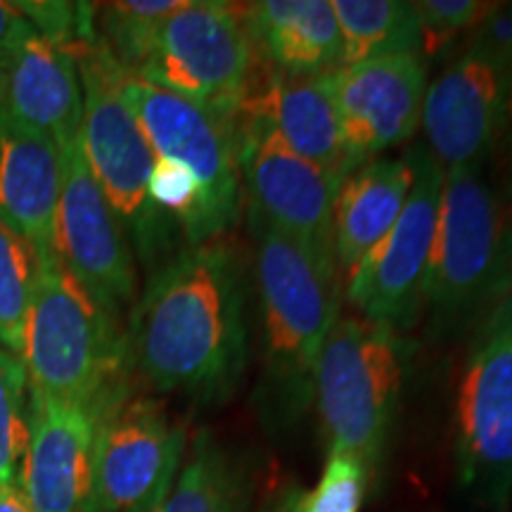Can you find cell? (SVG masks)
Here are the masks:
<instances>
[{
    "label": "cell",
    "instance_id": "31",
    "mask_svg": "<svg viewBox=\"0 0 512 512\" xmlns=\"http://www.w3.org/2000/svg\"><path fill=\"white\" fill-rule=\"evenodd\" d=\"M0 512H34L19 486L0 484Z\"/></svg>",
    "mask_w": 512,
    "mask_h": 512
},
{
    "label": "cell",
    "instance_id": "27",
    "mask_svg": "<svg viewBox=\"0 0 512 512\" xmlns=\"http://www.w3.org/2000/svg\"><path fill=\"white\" fill-rule=\"evenodd\" d=\"M368 465L351 453H330L313 491L304 494L302 512H358L366 496Z\"/></svg>",
    "mask_w": 512,
    "mask_h": 512
},
{
    "label": "cell",
    "instance_id": "6",
    "mask_svg": "<svg viewBox=\"0 0 512 512\" xmlns=\"http://www.w3.org/2000/svg\"><path fill=\"white\" fill-rule=\"evenodd\" d=\"M408 347L396 330L339 313L316 366L320 425L330 453L380 463L399 415Z\"/></svg>",
    "mask_w": 512,
    "mask_h": 512
},
{
    "label": "cell",
    "instance_id": "32",
    "mask_svg": "<svg viewBox=\"0 0 512 512\" xmlns=\"http://www.w3.org/2000/svg\"><path fill=\"white\" fill-rule=\"evenodd\" d=\"M19 22V12L15 10L12 3H0V62H3L5 48H8V41L15 31Z\"/></svg>",
    "mask_w": 512,
    "mask_h": 512
},
{
    "label": "cell",
    "instance_id": "26",
    "mask_svg": "<svg viewBox=\"0 0 512 512\" xmlns=\"http://www.w3.org/2000/svg\"><path fill=\"white\" fill-rule=\"evenodd\" d=\"M29 441V375L24 361L0 349V484L19 486Z\"/></svg>",
    "mask_w": 512,
    "mask_h": 512
},
{
    "label": "cell",
    "instance_id": "33",
    "mask_svg": "<svg viewBox=\"0 0 512 512\" xmlns=\"http://www.w3.org/2000/svg\"><path fill=\"white\" fill-rule=\"evenodd\" d=\"M505 133L512 138V69H510V86H508V107H505Z\"/></svg>",
    "mask_w": 512,
    "mask_h": 512
},
{
    "label": "cell",
    "instance_id": "8",
    "mask_svg": "<svg viewBox=\"0 0 512 512\" xmlns=\"http://www.w3.org/2000/svg\"><path fill=\"white\" fill-rule=\"evenodd\" d=\"M460 489L482 508L512 503V292L491 306L472 337L456 403Z\"/></svg>",
    "mask_w": 512,
    "mask_h": 512
},
{
    "label": "cell",
    "instance_id": "23",
    "mask_svg": "<svg viewBox=\"0 0 512 512\" xmlns=\"http://www.w3.org/2000/svg\"><path fill=\"white\" fill-rule=\"evenodd\" d=\"M332 10L342 36V67L422 50L420 19L413 3L335 0Z\"/></svg>",
    "mask_w": 512,
    "mask_h": 512
},
{
    "label": "cell",
    "instance_id": "3",
    "mask_svg": "<svg viewBox=\"0 0 512 512\" xmlns=\"http://www.w3.org/2000/svg\"><path fill=\"white\" fill-rule=\"evenodd\" d=\"M22 361L29 389L83 403L95 413L133 382L121 320L102 309L57 256L38 264Z\"/></svg>",
    "mask_w": 512,
    "mask_h": 512
},
{
    "label": "cell",
    "instance_id": "19",
    "mask_svg": "<svg viewBox=\"0 0 512 512\" xmlns=\"http://www.w3.org/2000/svg\"><path fill=\"white\" fill-rule=\"evenodd\" d=\"M62 152L53 138L0 112V223L34 249L38 264L57 256Z\"/></svg>",
    "mask_w": 512,
    "mask_h": 512
},
{
    "label": "cell",
    "instance_id": "10",
    "mask_svg": "<svg viewBox=\"0 0 512 512\" xmlns=\"http://www.w3.org/2000/svg\"><path fill=\"white\" fill-rule=\"evenodd\" d=\"M185 427L128 382L98 411L86 512H162L185 458Z\"/></svg>",
    "mask_w": 512,
    "mask_h": 512
},
{
    "label": "cell",
    "instance_id": "25",
    "mask_svg": "<svg viewBox=\"0 0 512 512\" xmlns=\"http://www.w3.org/2000/svg\"><path fill=\"white\" fill-rule=\"evenodd\" d=\"M38 283V259L0 223V349L22 358L24 332Z\"/></svg>",
    "mask_w": 512,
    "mask_h": 512
},
{
    "label": "cell",
    "instance_id": "11",
    "mask_svg": "<svg viewBox=\"0 0 512 512\" xmlns=\"http://www.w3.org/2000/svg\"><path fill=\"white\" fill-rule=\"evenodd\" d=\"M413 185L399 219L358 261L349 275L347 299L356 316L399 332L411 325L425 302L444 169L427 147L408 152Z\"/></svg>",
    "mask_w": 512,
    "mask_h": 512
},
{
    "label": "cell",
    "instance_id": "20",
    "mask_svg": "<svg viewBox=\"0 0 512 512\" xmlns=\"http://www.w3.org/2000/svg\"><path fill=\"white\" fill-rule=\"evenodd\" d=\"M256 53L268 69L309 76L342 69V36L328 0L242 3Z\"/></svg>",
    "mask_w": 512,
    "mask_h": 512
},
{
    "label": "cell",
    "instance_id": "5",
    "mask_svg": "<svg viewBox=\"0 0 512 512\" xmlns=\"http://www.w3.org/2000/svg\"><path fill=\"white\" fill-rule=\"evenodd\" d=\"M512 292V223L482 169L444 171L425 302L437 330Z\"/></svg>",
    "mask_w": 512,
    "mask_h": 512
},
{
    "label": "cell",
    "instance_id": "21",
    "mask_svg": "<svg viewBox=\"0 0 512 512\" xmlns=\"http://www.w3.org/2000/svg\"><path fill=\"white\" fill-rule=\"evenodd\" d=\"M413 185V166L403 159H368L339 185L332 211V254L339 278L392 230Z\"/></svg>",
    "mask_w": 512,
    "mask_h": 512
},
{
    "label": "cell",
    "instance_id": "28",
    "mask_svg": "<svg viewBox=\"0 0 512 512\" xmlns=\"http://www.w3.org/2000/svg\"><path fill=\"white\" fill-rule=\"evenodd\" d=\"M496 3L477 0H418L413 3L420 19L422 53L437 55L467 29H475Z\"/></svg>",
    "mask_w": 512,
    "mask_h": 512
},
{
    "label": "cell",
    "instance_id": "4",
    "mask_svg": "<svg viewBox=\"0 0 512 512\" xmlns=\"http://www.w3.org/2000/svg\"><path fill=\"white\" fill-rule=\"evenodd\" d=\"M83 88L81 145L102 195L124 228L133 254L147 273L162 266L178 249L176 219L155 207L147 192L155 150L147 143L136 114L119 93L121 67L98 38L74 50Z\"/></svg>",
    "mask_w": 512,
    "mask_h": 512
},
{
    "label": "cell",
    "instance_id": "7",
    "mask_svg": "<svg viewBox=\"0 0 512 512\" xmlns=\"http://www.w3.org/2000/svg\"><path fill=\"white\" fill-rule=\"evenodd\" d=\"M264 72L242 3L185 0L166 17L136 79L195 102L233 124Z\"/></svg>",
    "mask_w": 512,
    "mask_h": 512
},
{
    "label": "cell",
    "instance_id": "12",
    "mask_svg": "<svg viewBox=\"0 0 512 512\" xmlns=\"http://www.w3.org/2000/svg\"><path fill=\"white\" fill-rule=\"evenodd\" d=\"M60 152L57 259L102 309L121 320L138 299L136 254L86 162L81 136Z\"/></svg>",
    "mask_w": 512,
    "mask_h": 512
},
{
    "label": "cell",
    "instance_id": "18",
    "mask_svg": "<svg viewBox=\"0 0 512 512\" xmlns=\"http://www.w3.org/2000/svg\"><path fill=\"white\" fill-rule=\"evenodd\" d=\"M240 119L266 126L292 152L342 181L358 166L339 126L335 72L292 76L273 72L264 64L233 124Z\"/></svg>",
    "mask_w": 512,
    "mask_h": 512
},
{
    "label": "cell",
    "instance_id": "1",
    "mask_svg": "<svg viewBox=\"0 0 512 512\" xmlns=\"http://www.w3.org/2000/svg\"><path fill=\"white\" fill-rule=\"evenodd\" d=\"M249 292L252 264L228 235L169 256L128 313L133 384L197 401L235 392L249 358Z\"/></svg>",
    "mask_w": 512,
    "mask_h": 512
},
{
    "label": "cell",
    "instance_id": "14",
    "mask_svg": "<svg viewBox=\"0 0 512 512\" xmlns=\"http://www.w3.org/2000/svg\"><path fill=\"white\" fill-rule=\"evenodd\" d=\"M510 69L467 46L427 86L420 124L441 169H482L494 155L505 133Z\"/></svg>",
    "mask_w": 512,
    "mask_h": 512
},
{
    "label": "cell",
    "instance_id": "24",
    "mask_svg": "<svg viewBox=\"0 0 512 512\" xmlns=\"http://www.w3.org/2000/svg\"><path fill=\"white\" fill-rule=\"evenodd\" d=\"M185 0H121L95 5V38L126 74H136L159 27Z\"/></svg>",
    "mask_w": 512,
    "mask_h": 512
},
{
    "label": "cell",
    "instance_id": "9",
    "mask_svg": "<svg viewBox=\"0 0 512 512\" xmlns=\"http://www.w3.org/2000/svg\"><path fill=\"white\" fill-rule=\"evenodd\" d=\"M119 93L157 157L183 164L200 185V207L183 230L188 245L226 238L242 211L238 140L228 119L121 69Z\"/></svg>",
    "mask_w": 512,
    "mask_h": 512
},
{
    "label": "cell",
    "instance_id": "16",
    "mask_svg": "<svg viewBox=\"0 0 512 512\" xmlns=\"http://www.w3.org/2000/svg\"><path fill=\"white\" fill-rule=\"evenodd\" d=\"M0 112L46 133L57 147L81 136L79 57L72 48L43 36L22 15L0 62Z\"/></svg>",
    "mask_w": 512,
    "mask_h": 512
},
{
    "label": "cell",
    "instance_id": "13",
    "mask_svg": "<svg viewBox=\"0 0 512 512\" xmlns=\"http://www.w3.org/2000/svg\"><path fill=\"white\" fill-rule=\"evenodd\" d=\"M249 219L332 252V211L342 178L306 162L256 121H235Z\"/></svg>",
    "mask_w": 512,
    "mask_h": 512
},
{
    "label": "cell",
    "instance_id": "2",
    "mask_svg": "<svg viewBox=\"0 0 512 512\" xmlns=\"http://www.w3.org/2000/svg\"><path fill=\"white\" fill-rule=\"evenodd\" d=\"M252 221L261 313V406L292 422L313 401L316 366L342 306L335 254Z\"/></svg>",
    "mask_w": 512,
    "mask_h": 512
},
{
    "label": "cell",
    "instance_id": "30",
    "mask_svg": "<svg viewBox=\"0 0 512 512\" xmlns=\"http://www.w3.org/2000/svg\"><path fill=\"white\" fill-rule=\"evenodd\" d=\"M302 501H304V491L299 486H285L280 491V496H275L271 503L266 505L264 512H302Z\"/></svg>",
    "mask_w": 512,
    "mask_h": 512
},
{
    "label": "cell",
    "instance_id": "17",
    "mask_svg": "<svg viewBox=\"0 0 512 512\" xmlns=\"http://www.w3.org/2000/svg\"><path fill=\"white\" fill-rule=\"evenodd\" d=\"M98 413L29 389V441L19 489L34 512H86Z\"/></svg>",
    "mask_w": 512,
    "mask_h": 512
},
{
    "label": "cell",
    "instance_id": "29",
    "mask_svg": "<svg viewBox=\"0 0 512 512\" xmlns=\"http://www.w3.org/2000/svg\"><path fill=\"white\" fill-rule=\"evenodd\" d=\"M147 192H150V200L155 202V207L178 221L181 233L190 226L197 207H200V185H197L195 176L183 164L171 162V159L157 157Z\"/></svg>",
    "mask_w": 512,
    "mask_h": 512
},
{
    "label": "cell",
    "instance_id": "15",
    "mask_svg": "<svg viewBox=\"0 0 512 512\" xmlns=\"http://www.w3.org/2000/svg\"><path fill=\"white\" fill-rule=\"evenodd\" d=\"M425 93L427 67L420 53L377 57L337 69L339 126L358 166L415 136Z\"/></svg>",
    "mask_w": 512,
    "mask_h": 512
},
{
    "label": "cell",
    "instance_id": "22",
    "mask_svg": "<svg viewBox=\"0 0 512 512\" xmlns=\"http://www.w3.org/2000/svg\"><path fill=\"white\" fill-rule=\"evenodd\" d=\"M245 467L209 430L197 432L162 512H247Z\"/></svg>",
    "mask_w": 512,
    "mask_h": 512
}]
</instances>
